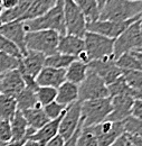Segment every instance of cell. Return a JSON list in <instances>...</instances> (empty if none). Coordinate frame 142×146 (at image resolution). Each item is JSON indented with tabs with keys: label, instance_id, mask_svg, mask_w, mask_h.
<instances>
[{
	"label": "cell",
	"instance_id": "obj_1",
	"mask_svg": "<svg viewBox=\"0 0 142 146\" xmlns=\"http://www.w3.org/2000/svg\"><path fill=\"white\" fill-rule=\"evenodd\" d=\"M142 13V1L130 0H107L100 9L101 20L128 21L140 18Z\"/></svg>",
	"mask_w": 142,
	"mask_h": 146
},
{
	"label": "cell",
	"instance_id": "obj_2",
	"mask_svg": "<svg viewBox=\"0 0 142 146\" xmlns=\"http://www.w3.org/2000/svg\"><path fill=\"white\" fill-rule=\"evenodd\" d=\"M26 32L33 31H54L59 35L66 34V26L63 10V0H58L53 8L44 15L24 21Z\"/></svg>",
	"mask_w": 142,
	"mask_h": 146
},
{
	"label": "cell",
	"instance_id": "obj_3",
	"mask_svg": "<svg viewBox=\"0 0 142 146\" xmlns=\"http://www.w3.org/2000/svg\"><path fill=\"white\" fill-rule=\"evenodd\" d=\"M59 34L54 31H33L25 36L26 51H34L49 56L57 52Z\"/></svg>",
	"mask_w": 142,
	"mask_h": 146
},
{
	"label": "cell",
	"instance_id": "obj_4",
	"mask_svg": "<svg viewBox=\"0 0 142 146\" xmlns=\"http://www.w3.org/2000/svg\"><path fill=\"white\" fill-rule=\"evenodd\" d=\"M112 111L111 97L81 102L83 127H91L106 120Z\"/></svg>",
	"mask_w": 142,
	"mask_h": 146
},
{
	"label": "cell",
	"instance_id": "obj_5",
	"mask_svg": "<svg viewBox=\"0 0 142 146\" xmlns=\"http://www.w3.org/2000/svg\"><path fill=\"white\" fill-rule=\"evenodd\" d=\"M85 52L91 61L114 60V39L95 33L86 32L83 37Z\"/></svg>",
	"mask_w": 142,
	"mask_h": 146
},
{
	"label": "cell",
	"instance_id": "obj_6",
	"mask_svg": "<svg viewBox=\"0 0 142 146\" xmlns=\"http://www.w3.org/2000/svg\"><path fill=\"white\" fill-rule=\"evenodd\" d=\"M142 48V33L139 19L132 23L124 32L114 39V58L116 60L122 54L139 51Z\"/></svg>",
	"mask_w": 142,
	"mask_h": 146
},
{
	"label": "cell",
	"instance_id": "obj_7",
	"mask_svg": "<svg viewBox=\"0 0 142 146\" xmlns=\"http://www.w3.org/2000/svg\"><path fill=\"white\" fill-rule=\"evenodd\" d=\"M110 97L106 83L89 69L85 79L78 84V101L84 102Z\"/></svg>",
	"mask_w": 142,
	"mask_h": 146
},
{
	"label": "cell",
	"instance_id": "obj_8",
	"mask_svg": "<svg viewBox=\"0 0 142 146\" xmlns=\"http://www.w3.org/2000/svg\"><path fill=\"white\" fill-rule=\"evenodd\" d=\"M63 10L66 26V34L84 37L86 31V20L77 3L74 0H63Z\"/></svg>",
	"mask_w": 142,
	"mask_h": 146
},
{
	"label": "cell",
	"instance_id": "obj_9",
	"mask_svg": "<svg viewBox=\"0 0 142 146\" xmlns=\"http://www.w3.org/2000/svg\"><path fill=\"white\" fill-rule=\"evenodd\" d=\"M82 124V115H81V102L76 101L66 107V109L63 113L59 128H58V135L64 139H70L78 126Z\"/></svg>",
	"mask_w": 142,
	"mask_h": 146
},
{
	"label": "cell",
	"instance_id": "obj_10",
	"mask_svg": "<svg viewBox=\"0 0 142 146\" xmlns=\"http://www.w3.org/2000/svg\"><path fill=\"white\" fill-rule=\"evenodd\" d=\"M57 52L76 57V60L89 64V56L85 52V44L83 37L75 36L71 34H64L59 36Z\"/></svg>",
	"mask_w": 142,
	"mask_h": 146
},
{
	"label": "cell",
	"instance_id": "obj_11",
	"mask_svg": "<svg viewBox=\"0 0 142 146\" xmlns=\"http://www.w3.org/2000/svg\"><path fill=\"white\" fill-rule=\"evenodd\" d=\"M138 19H132V20H128V21H111V20L97 19V20L89 23L86 25V31L115 39L118 36H120L132 23L137 21Z\"/></svg>",
	"mask_w": 142,
	"mask_h": 146
},
{
	"label": "cell",
	"instance_id": "obj_12",
	"mask_svg": "<svg viewBox=\"0 0 142 146\" xmlns=\"http://www.w3.org/2000/svg\"><path fill=\"white\" fill-rule=\"evenodd\" d=\"M91 127H93V130L96 135L99 146H111L121 136L124 135V128L122 123L104 120L101 124Z\"/></svg>",
	"mask_w": 142,
	"mask_h": 146
},
{
	"label": "cell",
	"instance_id": "obj_13",
	"mask_svg": "<svg viewBox=\"0 0 142 146\" xmlns=\"http://www.w3.org/2000/svg\"><path fill=\"white\" fill-rule=\"evenodd\" d=\"M45 58L46 56L41 53L27 51V53L22 55V57L19 61L18 70L22 76H28L36 80L37 75L45 66Z\"/></svg>",
	"mask_w": 142,
	"mask_h": 146
},
{
	"label": "cell",
	"instance_id": "obj_14",
	"mask_svg": "<svg viewBox=\"0 0 142 146\" xmlns=\"http://www.w3.org/2000/svg\"><path fill=\"white\" fill-rule=\"evenodd\" d=\"M87 66L91 71L96 73L106 83V86L113 83L116 79H119L122 75V70L116 66L114 60L91 61Z\"/></svg>",
	"mask_w": 142,
	"mask_h": 146
},
{
	"label": "cell",
	"instance_id": "obj_15",
	"mask_svg": "<svg viewBox=\"0 0 142 146\" xmlns=\"http://www.w3.org/2000/svg\"><path fill=\"white\" fill-rule=\"evenodd\" d=\"M134 98L130 94H119L111 98L112 111L106 120L122 123L128 117L131 116V109Z\"/></svg>",
	"mask_w": 142,
	"mask_h": 146
},
{
	"label": "cell",
	"instance_id": "obj_16",
	"mask_svg": "<svg viewBox=\"0 0 142 146\" xmlns=\"http://www.w3.org/2000/svg\"><path fill=\"white\" fill-rule=\"evenodd\" d=\"M26 29L24 26V21L15 20L11 23H7L3 25H0V34L5 36L7 39L12 42L22 55L27 53L26 46H25V36H26Z\"/></svg>",
	"mask_w": 142,
	"mask_h": 146
},
{
	"label": "cell",
	"instance_id": "obj_17",
	"mask_svg": "<svg viewBox=\"0 0 142 146\" xmlns=\"http://www.w3.org/2000/svg\"><path fill=\"white\" fill-rule=\"evenodd\" d=\"M25 87V81L18 69L5 73L0 79V94L16 98Z\"/></svg>",
	"mask_w": 142,
	"mask_h": 146
},
{
	"label": "cell",
	"instance_id": "obj_18",
	"mask_svg": "<svg viewBox=\"0 0 142 146\" xmlns=\"http://www.w3.org/2000/svg\"><path fill=\"white\" fill-rule=\"evenodd\" d=\"M65 81V70L51 66H44L36 78V83L38 87H51L55 89H57Z\"/></svg>",
	"mask_w": 142,
	"mask_h": 146
},
{
	"label": "cell",
	"instance_id": "obj_19",
	"mask_svg": "<svg viewBox=\"0 0 142 146\" xmlns=\"http://www.w3.org/2000/svg\"><path fill=\"white\" fill-rule=\"evenodd\" d=\"M62 117H63V115L56 119L49 120L45 126H43L40 129L36 130L35 134H33L27 139L35 141L39 144V146H45L51 139H53L55 136L58 135V128H59Z\"/></svg>",
	"mask_w": 142,
	"mask_h": 146
},
{
	"label": "cell",
	"instance_id": "obj_20",
	"mask_svg": "<svg viewBox=\"0 0 142 146\" xmlns=\"http://www.w3.org/2000/svg\"><path fill=\"white\" fill-rule=\"evenodd\" d=\"M55 101L64 107L78 101V86L65 81L57 88V96Z\"/></svg>",
	"mask_w": 142,
	"mask_h": 146
},
{
	"label": "cell",
	"instance_id": "obj_21",
	"mask_svg": "<svg viewBox=\"0 0 142 146\" xmlns=\"http://www.w3.org/2000/svg\"><path fill=\"white\" fill-rule=\"evenodd\" d=\"M21 112H22L25 119L27 120L28 126L35 130L40 129L49 121V118L47 117L46 112L44 111V108L41 106H36L34 108H30V109L21 111Z\"/></svg>",
	"mask_w": 142,
	"mask_h": 146
},
{
	"label": "cell",
	"instance_id": "obj_22",
	"mask_svg": "<svg viewBox=\"0 0 142 146\" xmlns=\"http://www.w3.org/2000/svg\"><path fill=\"white\" fill-rule=\"evenodd\" d=\"M10 126H11V134H12L11 141L17 142V141L27 139L29 126L20 110H17L15 116L10 119Z\"/></svg>",
	"mask_w": 142,
	"mask_h": 146
},
{
	"label": "cell",
	"instance_id": "obj_23",
	"mask_svg": "<svg viewBox=\"0 0 142 146\" xmlns=\"http://www.w3.org/2000/svg\"><path fill=\"white\" fill-rule=\"evenodd\" d=\"M58 0H33L28 10L20 18V21H26L30 19L37 18L53 8Z\"/></svg>",
	"mask_w": 142,
	"mask_h": 146
},
{
	"label": "cell",
	"instance_id": "obj_24",
	"mask_svg": "<svg viewBox=\"0 0 142 146\" xmlns=\"http://www.w3.org/2000/svg\"><path fill=\"white\" fill-rule=\"evenodd\" d=\"M87 71H89L87 64H85V63H83V62H81L78 60H75L65 70L66 81L78 86L85 79Z\"/></svg>",
	"mask_w": 142,
	"mask_h": 146
},
{
	"label": "cell",
	"instance_id": "obj_25",
	"mask_svg": "<svg viewBox=\"0 0 142 146\" xmlns=\"http://www.w3.org/2000/svg\"><path fill=\"white\" fill-rule=\"evenodd\" d=\"M16 101H17V108L20 111H25L30 108H34L36 106H40L36 97V90L27 87H25V89L16 97Z\"/></svg>",
	"mask_w": 142,
	"mask_h": 146
},
{
	"label": "cell",
	"instance_id": "obj_26",
	"mask_svg": "<svg viewBox=\"0 0 142 146\" xmlns=\"http://www.w3.org/2000/svg\"><path fill=\"white\" fill-rule=\"evenodd\" d=\"M81 8L86 23L97 20L100 17V7L96 0H74Z\"/></svg>",
	"mask_w": 142,
	"mask_h": 146
},
{
	"label": "cell",
	"instance_id": "obj_27",
	"mask_svg": "<svg viewBox=\"0 0 142 146\" xmlns=\"http://www.w3.org/2000/svg\"><path fill=\"white\" fill-rule=\"evenodd\" d=\"M115 64L122 71H142L134 52H128L115 60Z\"/></svg>",
	"mask_w": 142,
	"mask_h": 146
},
{
	"label": "cell",
	"instance_id": "obj_28",
	"mask_svg": "<svg viewBox=\"0 0 142 146\" xmlns=\"http://www.w3.org/2000/svg\"><path fill=\"white\" fill-rule=\"evenodd\" d=\"M17 110L16 98L0 94V118L10 120L15 116Z\"/></svg>",
	"mask_w": 142,
	"mask_h": 146
},
{
	"label": "cell",
	"instance_id": "obj_29",
	"mask_svg": "<svg viewBox=\"0 0 142 146\" xmlns=\"http://www.w3.org/2000/svg\"><path fill=\"white\" fill-rule=\"evenodd\" d=\"M75 60H76V57H73V56H70V55L62 54L59 52H56V53L49 55V56H46V58H45V66H51V68H55V69L66 70L67 66Z\"/></svg>",
	"mask_w": 142,
	"mask_h": 146
},
{
	"label": "cell",
	"instance_id": "obj_30",
	"mask_svg": "<svg viewBox=\"0 0 142 146\" xmlns=\"http://www.w3.org/2000/svg\"><path fill=\"white\" fill-rule=\"evenodd\" d=\"M126 84L135 92L134 99L138 94H142V71H122Z\"/></svg>",
	"mask_w": 142,
	"mask_h": 146
},
{
	"label": "cell",
	"instance_id": "obj_31",
	"mask_svg": "<svg viewBox=\"0 0 142 146\" xmlns=\"http://www.w3.org/2000/svg\"><path fill=\"white\" fill-rule=\"evenodd\" d=\"M107 89H108V93H110V97H115V96H119V94H130L134 98L135 96V92L133 90L130 89V87L126 84L124 78L121 75L119 79H116L113 83L108 84L107 86Z\"/></svg>",
	"mask_w": 142,
	"mask_h": 146
},
{
	"label": "cell",
	"instance_id": "obj_32",
	"mask_svg": "<svg viewBox=\"0 0 142 146\" xmlns=\"http://www.w3.org/2000/svg\"><path fill=\"white\" fill-rule=\"evenodd\" d=\"M122 124L124 128V134L126 136L142 138V120L130 116L122 121Z\"/></svg>",
	"mask_w": 142,
	"mask_h": 146
},
{
	"label": "cell",
	"instance_id": "obj_33",
	"mask_svg": "<svg viewBox=\"0 0 142 146\" xmlns=\"http://www.w3.org/2000/svg\"><path fill=\"white\" fill-rule=\"evenodd\" d=\"M57 89L51 87H38L36 90V97L38 100V104L41 107L47 106L48 104H52L56 100Z\"/></svg>",
	"mask_w": 142,
	"mask_h": 146
},
{
	"label": "cell",
	"instance_id": "obj_34",
	"mask_svg": "<svg viewBox=\"0 0 142 146\" xmlns=\"http://www.w3.org/2000/svg\"><path fill=\"white\" fill-rule=\"evenodd\" d=\"M76 146H99L97 138L93 130V127H83L82 125Z\"/></svg>",
	"mask_w": 142,
	"mask_h": 146
},
{
	"label": "cell",
	"instance_id": "obj_35",
	"mask_svg": "<svg viewBox=\"0 0 142 146\" xmlns=\"http://www.w3.org/2000/svg\"><path fill=\"white\" fill-rule=\"evenodd\" d=\"M19 61V58L0 52V75H3L5 73L18 69Z\"/></svg>",
	"mask_w": 142,
	"mask_h": 146
},
{
	"label": "cell",
	"instance_id": "obj_36",
	"mask_svg": "<svg viewBox=\"0 0 142 146\" xmlns=\"http://www.w3.org/2000/svg\"><path fill=\"white\" fill-rule=\"evenodd\" d=\"M0 52L6 53V54L8 55H11V56H14L16 58H19V60L22 57V53L20 52V50L12 42L7 39L6 37L2 36L1 34H0Z\"/></svg>",
	"mask_w": 142,
	"mask_h": 146
},
{
	"label": "cell",
	"instance_id": "obj_37",
	"mask_svg": "<svg viewBox=\"0 0 142 146\" xmlns=\"http://www.w3.org/2000/svg\"><path fill=\"white\" fill-rule=\"evenodd\" d=\"M43 108H44V111L46 112L47 117L49 118V120H53V119H56V118L60 117L64 113L65 109H66V107L59 105L56 101H53L52 104H48L47 106H45Z\"/></svg>",
	"mask_w": 142,
	"mask_h": 146
},
{
	"label": "cell",
	"instance_id": "obj_38",
	"mask_svg": "<svg viewBox=\"0 0 142 146\" xmlns=\"http://www.w3.org/2000/svg\"><path fill=\"white\" fill-rule=\"evenodd\" d=\"M12 138L11 134V126H10V120L0 118V139L2 143H8Z\"/></svg>",
	"mask_w": 142,
	"mask_h": 146
},
{
	"label": "cell",
	"instance_id": "obj_39",
	"mask_svg": "<svg viewBox=\"0 0 142 146\" xmlns=\"http://www.w3.org/2000/svg\"><path fill=\"white\" fill-rule=\"evenodd\" d=\"M131 117L142 120V99H134L131 109Z\"/></svg>",
	"mask_w": 142,
	"mask_h": 146
},
{
	"label": "cell",
	"instance_id": "obj_40",
	"mask_svg": "<svg viewBox=\"0 0 142 146\" xmlns=\"http://www.w3.org/2000/svg\"><path fill=\"white\" fill-rule=\"evenodd\" d=\"M81 128H82V124L78 126V128L76 129V131L74 133V135L72 136L70 139L65 141L64 143V146H76V143H77V138H78V134L81 131Z\"/></svg>",
	"mask_w": 142,
	"mask_h": 146
},
{
	"label": "cell",
	"instance_id": "obj_41",
	"mask_svg": "<svg viewBox=\"0 0 142 146\" xmlns=\"http://www.w3.org/2000/svg\"><path fill=\"white\" fill-rule=\"evenodd\" d=\"M19 2V0H0V6L3 8V10L11 9L16 7Z\"/></svg>",
	"mask_w": 142,
	"mask_h": 146
},
{
	"label": "cell",
	"instance_id": "obj_42",
	"mask_svg": "<svg viewBox=\"0 0 142 146\" xmlns=\"http://www.w3.org/2000/svg\"><path fill=\"white\" fill-rule=\"evenodd\" d=\"M64 143H65V141L59 135H57V136L54 137L53 139H51L45 146H64Z\"/></svg>",
	"mask_w": 142,
	"mask_h": 146
},
{
	"label": "cell",
	"instance_id": "obj_43",
	"mask_svg": "<svg viewBox=\"0 0 142 146\" xmlns=\"http://www.w3.org/2000/svg\"><path fill=\"white\" fill-rule=\"evenodd\" d=\"M125 144H126V137H125V135H123L111 146H125Z\"/></svg>",
	"mask_w": 142,
	"mask_h": 146
},
{
	"label": "cell",
	"instance_id": "obj_44",
	"mask_svg": "<svg viewBox=\"0 0 142 146\" xmlns=\"http://www.w3.org/2000/svg\"><path fill=\"white\" fill-rule=\"evenodd\" d=\"M24 142H25V141H17V142H15V141H10V142L3 144V146H21L22 144H24Z\"/></svg>",
	"mask_w": 142,
	"mask_h": 146
},
{
	"label": "cell",
	"instance_id": "obj_45",
	"mask_svg": "<svg viewBox=\"0 0 142 146\" xmlns=\"http://www.w3.org/2000/svg\"><path fill=\"white\" fill-rule=\"evenodd\" d=\"M21 146H39V144L35 142V141H32V139H26L24 142V144Z\"/></svg>",
	"mask_w": 142,
	"mask_h": 146
},
{
	"label": "cell",
	"instance_id": "obj_46",
	"mask_svg": "<svg viewBox=\"0 0 142 146\" xmlns=\"http://www.w3.org/2000/svg\"><path fill=\"white\" fill-rule=\"evenodd\" d=\"M133 52H134V54H135L137 60H138L139 63H140V66H141V70H142V51H133Z\"/></svg>",
	"mask_w": 142,
	"mask_h": 146
},
{
	"label": "cell",
	"instance_id": "obj_47",
	"mask_svg": "<svg viewBox=\"0 0 142 146\" xmlns=\"http://www.w3.org/2000/svg\"><path fill=\"white\" fill-rule=\"evenodd\" d=\"M96 1H97V3H99V7H100V9H101V8L103 7V5L106 2L107 0H96Z\"/></svg>",
	"mask_w": 142,
	"mask_h": 146
},
{
	"label": "cell",
	"instance_id": "obj_48",
	"mask_svg": "<svg viewBox=\"0 0 142 146\" xmlns=\"http://www.w3.org/2000/svg\"><path fill=\"white\" fill-rule=\"evenodd\" d=\"M139 23H140V27H141V33H142V13L140 15V18H139Z\"/></svg>",
	"mask_w": 142,
	"mask_h": 146
},
{
	"label": "cell",
	"instance_id": "obj_49",
	"mask_svg": "<svg viewBox=\"0 0 142 146\" xmlns=\"http://www.w3.org/2000/svg\"><path fill=\"white\" fill-rule=\"evenodd\" d=\"M125 146H132V144H131V143L128 141V138H126V144H125Z\"/></svg>",
	"mask_w": 142,
	"mask_h": 146
},
{
	"label": "cell",
	"instance_id": "obj_50",
	"mask_svg": "<svg viewBox=\"0 0 142 146\" xmlns=\"http://www.w3.org/2000/svg\"><path fill=\"white\" fill-rule=\"evenodd\" d=\"M2 11H3V8L0 6V16H1V14H2Z\"/></svg>",
	"mask_w": 142,
	"mask_h": 146
},
{
	"label": "cell",
	"instance_id": "obj_51",
	"mask_svg": "<svg viewBox=\"0 0 142 146\" xmlns=\"http://www.w3.org/2000/svg\"><path fill=\"white\" fill-rule=\"evenodd\" d=\"M3 144H5V143H2V141L0 139V146H3Z\"/></svg>",
	"mask_w": 142,
	"mask_h": 146
},
{
	"label": "cell",
	"instance_id": "obj_52",
	"mask_svg": "<svg viewBox=\"0 0 142 146\" xmlns=\"http://www.w3.org/2000/svg\"><path fill=\"white\" fill-rule=\"evenodd\" d=\"M130 1H142V0H130Z\"/></svg>",
	"mask_w": 142,
	"mask_h": 146
},
{
	"label": "cell",
	"instance_id": "obj_53",
	"mask_svg": "<svg viewBox=\"0 0 142 146\" xmlns=\"http://www.w3.org/2000/svg\"><path fill=\"white\" fill-rule=\"evenodd\" d=\"M1 76H2V75H0V79H1Z\"/></svg>",
	"mask_w": 142,
	"mask_h": 146
},
{
	"label": "cell",
	"instance_id": "obj_54",
	"mask_svg": "<svg viewBox=\"0 0 142 146\" xmlns=\"http://www.w3.org/2000/svg\"><path fill=\"white\" fill-rule=\"evenodd\" d=\"M139 51H142V48H141V50H139Z\"/></svg>",
	"mask_w": 142,
	"mask_h": 146
},
{
	"label": "cell",
	"instance_id": "obj_55",
	"mask_svg": "<svg viewBox=\"0 0 142 146\" xmlns=\"http://www.w3.org/2000/svg\"><path fill=\"white\" fill-rule=\"evenodd\" d=\"M132 146H133V145H132Z\"/></svg>",
	"mask_w": 142,
	"mask_h": 146
}]
</instances>
